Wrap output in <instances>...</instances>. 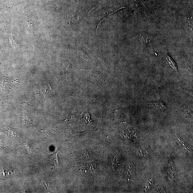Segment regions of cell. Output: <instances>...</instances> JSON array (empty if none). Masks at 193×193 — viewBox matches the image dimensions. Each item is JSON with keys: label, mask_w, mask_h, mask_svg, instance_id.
<instances>
[{"label": "cell", "mask_w": 193, "mask_h": 193, "mask_svg": "<svg viewBox=\"0 0 193 193\" xmlns=\"http://www.w3.org/2000/svg\"><path fill=\"white\" fill-rule=\"evenodd\" d=\"M142 100L147 106L153 108L155 109L161 111L166 109V107L163 102L161 101H158L156 102H149L145 101L144 99L142 98Z\"/></svg>", "instance_id": "1"}, {"label": "cell", "mask_w": 193, "mask_h": 193, "mask_svg": "<svg viewBox=\"0 0 193 193\" xmlns=\"http://www.w3.org/2000/svg\"><path fill=\"white\" fill-rule=\"evenodd\" d=\"M167 62L169 63L170 67L175 71L178 72L177 66L176 63H175L173 59L171 58L169 55H167L166 57Z\"/></svg>", "instance_id": "2"}, {"label": "cell", "mask_w": 193, "mask_h": 193, "mask_svg": "<svg viewBox=\"0 0 193 193\" xmlns=\"http://www.w3.org/2000/svg\"><path fill=\"white\" fill-rule=\"evenodd\" d=\"M33 126V124L29 119L27 115L25 114H24L23 119V126L25 127H28L31 126Z\"/></svg>", "instance_id": "3"}, {"label": "cell", "mask_w": 193, "mask_h": 193, "mask_svg": "<svg viewBox=\"0 0 193 193\" xmlns=\"http://www.w3.org/2000/svg\"><path fill=\"white\" fill-rule=\"evenodd\" d=\"M48 156L51 163L53 164V165L55 167L58 166V152L55 153L54 154L51 155H48Z\"/></svg>", "instance_id": "4"}, {"label": "cell", "mask_w": 193, "mask_h": 193, "mask_svg": "<svg viewBox=\"0 0 193 193\" xmlns=\"http://www.w3.org/2000/svg\"><path fill=\"white\" fill-rule=\"evenodd\" d=\"M82 155L86 159H89L91 158L92 154L90 151L88 150H85L82 152Z\"/></svg>", "instance_id": "5"}, {"label": "cell", "mask_w": 193, "mask_h": 193, "mask_svg": "<svg viewBox=\"0 0 193 193\" xmlns=\"http://www.w3.org/2000/svg\"><path fill=\"white\" fill-rule=\"evenodd\" d=\"M83 131H70V133L71 134L74 135H79L81 134L83 132Z\"/></svg>", "instance_id": "6"}]
</instances>
